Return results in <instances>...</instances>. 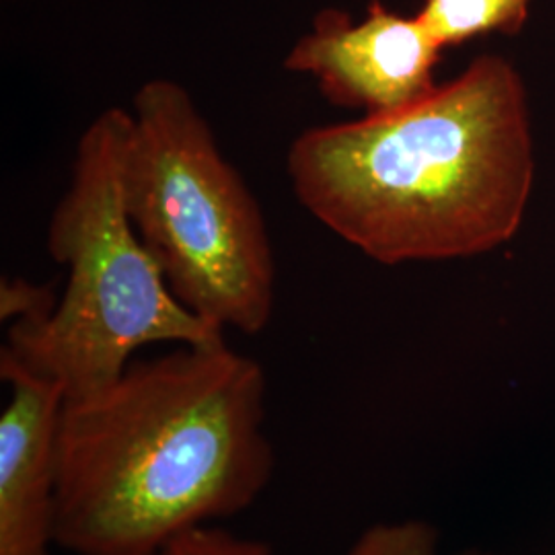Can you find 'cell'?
<instances>
[{"label":"cell","instance_id":"277c9868","mask_svg":"<svg viewBox=\"0 0 555 555\" xmlns=\"http://www.w3.org/2000/svg\"><path fill=\"white\" fill-rule=\"evenodd\" d=\"M130 116L126 208L171 293L222 332H263L276 263L258 199L176 80L144 82Z\"/></svg>","mask_w":555,"mask_h":555},{"label":"cell","instance_id":"30bf717a","mask_svg":"<svg viewBox=\"0 0 555 555\" xmlns=\"http://www.w3.org/2000/svg\"><path fill=\"white\" fill-rule=\"evenodd\" d=\"M56 298L50 286H36L25 280H2L0 286V319L15 323L46 318L54 311Z\"/></svg>","mask_w":555,"mask_h":555},{"label":"cell","instance_id":"8992f818","mask_svg":"<svg viewBox=\"0 0 555 555\" xmlns=\"http://www.w3.org/2000/svg\"><path fill=\"white\" fill-rule=\"evenodd\" d=\"M11 399L0 416V555H52L59 515V426L66 396L0 352Z\"/></svg>","mask_w":555,"mask_h":555},{"label":"cell","instance_id":"52a82bcc","mask_svg":"<svg viewBox=\"0 0 555 555\" xmlns=\"http://www.w3.org/2000/svg\"><path fill=\"white\" fill-rule=\"evenodd\" d=\"M533 0H422L417 20L442 50L490 34L515 36L529 20Z\"/></svg>","mask_w":555,"mask_h":555},{"label":"cell","instance_id":"5b68a950","mask_svg":"<svg viewBox=\"0 0 555 555\" xmlns=\"http://www.w3.org/2000/svg\"><path fill=\"white\" fill-rule=\"evenodd\" d=\"M442 52L416 13L401 15L373 0L358 21L323 9L286 54L284 68L315 79L321 95L337 107L385 116L437 89Z\"/></svg>","mask_w":555,"mask_h":555},{"label":"cell","instance_id":"9c48e42d","mask_svg":"<svg viewBox=\"0 0 555 555\" xmlns=\"http://www.w3.org/2000/svg\"><path fill=\"white\" fill-rule=\"evenodd\" d=\"M157 555H272V550L258 539L238 537L217 525H206L176 537Z\"/></svg>","mask_w":555,"mask_h":555},{"label":"cell","instance_id":"6da1fadb","mask_svg":"<svg viewBox=\"0 0 555 555\" xmlns=\"http://www.w3.org/2000/svg\"><path fill=\"white\" fill-rule=\"evenodd\" d=\"M266 375L227 341L134 360L100 393L66 399L56 547L157 555L247 511L274 477Z\"/></svg>","mask_w":555,"mask_h":555},{"label":"cell","instance_id":"7a4b0ae2","mask_svg":"<svg viewBox=\"0 0 555 555\" xmlns=\"http://www.w3.org/2000/svg\"><path fill=\"white\" fill-rule=\"evenodd\" d=\"M286 173L307 212L383 266L490 254L520 231L535 185L527 85L481 54L399 112L302 132Z\"/></svg>","mask_w":555,"mask_h":555},{"label":"cell","instance_id":"3957f363","mask_svg":"<svg viewBox=\"0 0 555 555\" xmlns=\"http://www.w3.org/2000/svg\"><path fill=\"white\" fill-rule=\"evenodd\" d=\"M130 121V112L109 107L82 132L48 233L50 256L68 268L66 288L50 315L13 323L2 348L54 380L66 399L114 385L144 346L224 339L179 302L130 220L124 196Z\"/></svg>","mask_w":555,"mask_h":555},{"label":"cell","instance_id":"ba28073f","mask_svg":"<svg viewBox=\"0 0 555 555\" xmlns=\"http://www.w3.org/2000/svg\"><path fill=\"white\" fill-rule=\"evenodd\" d=\"M437 527L408 518V520H391L377 522L364 529L346 555H438ZM461 555H498L488 552H465Z\"/></svg>","mask_w":555,"mask_h":555}]
</instances>
